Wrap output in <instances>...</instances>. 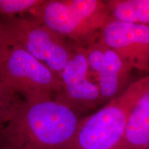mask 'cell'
<instances>
[{"label":"cell","mask_w":149,"mask_h":149,"mask_svg":"<svg viewBox=\"0 0 149 149\" xmlns=\"http://www.w3.org/2000/svg\"><path fill=\"white\" fill-rule=\"evenodd\" d=\"M81 119L54 99L24 100L0 128V149H68Z\"/></svg>","instance_id":"1"},{"label":"cell","mask_w":149,"mask_h":149,"mask_svg":"<svg viewBox=\"0 0 149 149\" xmlns=\"http://www.w3.org/2000/svg\"><path fill=\"white\" fill-rule=\"evenodd\" d=\"M148 85L149 75H144L95 113L81 119L68 149H117L130 112Z\"/></svg>","instance_id":"2"},{"label":"cell","mask_w":149,"mask_h":149,"mask_svg":"<svg viewBox=\"0 0 149 149\" xmlns=\"http://www.w3.org/2000/svg\"><path fill=\"white\" fill-rule=\"evenodd\" d=\"M0 26L9 46L23 48L59 79L69 57L70 41L30 15L0 16Z\"/></svg>","instance_id":"3"},{"label":"cell","mask_w":149,"mask_h":149,"mask_svg":"<svg viewBox=\"0 0 149 149\" xmlns=\"http://www.w3.org/2000/svg\"><path fill=\"white\" fill-rule=\"evenodd\" d=\"M0 82L26 102L53 100L62 87L51 70L18 46H10L0 64Z\"/></svg>","instance_id":"4"},{"label":"cell","mask_w":149,"mask_h":149,"mask_svg":"<svg viewBox=\"0 0 149 149\" xmlns=\"http://www.w3.org/2000/svg\"><path fill=\"white\" fill-rule=\"evenodd\" d=\"M91 73L86 57V47L71 42L69 57L61 72V91L54 98L77 114L94 109L101 104L97 84Z\"/></svg>","instance_id":"5"},{"label":"cell","mask_w":149,"mask_h":149,"mask_svg":"<svg viewBox=\"0 0 149 149\" xmlns=\"http://www.w3.org/2000/svg\"><path fill=\"white\" fill-rule=\"evenodd\" d=\"M100 38L133 70L149 75V25L110 20L100 31Z\"/></svg>","instance_id":"6"},{"label":"cell","mask_w":149,"mask_h":149,"mask_svg":"<svg viewBox=\"0 0 149 149\" xmlns=\"http://www.w3.org/2000/svg\"><path fill=\"white\" fill-rule=\"evenodd\" d=\"M29 15L70 42L88 46L100 33L85 21L70 0H44Z\"/></svg>","instance_id":"7"},{"label":"cell","mask_w":149,"mask_h":149,"mask_svg":"<svg viewBox=\"0 0 149 149\" xmlns=\"http://www.w3.org/2000/svg\"><path fill=\"white\" fill-rule=\"evenodd\" d=\"M133 70L124 59L107 46L103 66L96 77L101 104L108 103L127 88L131 83L130 79Z\"/></svg>","instance_id":"8"},{"label":"cell","mask_w":149,"mask_h":149,"mask_svg":"<svg viewBox=\"0 0 149 149\" xmlns=\"http://www.w3.org/2000/svg\"><path fill=\"white\" fill-rule=\"evenodd\" d=\"M149 148V85L132 109L125 134L117 149Z\"/></svg>","instance_id":"9"},{"label":"cell","mask_w":149,"mask_h":149,"mask_svg":"<svg viewBox=\"0 0 149 149\" xmlns=\"http://www.w3.org/2000/svg\"><path fill=\"white\" fill-rule=\"evenodd\" d=\"M23 102L21 97L0 82V128L10 120Z\"/></svg>","instance_id":"10"},{"label":"cell","mask_w":149,"mask_h":149,"mask_svg":"<svg viewBox=\"0 0 149 149\" xmlns=\"http://www.w3.org/2000/svg\"><path fill=\"white\" fill-rule=\"evenodd\" d=\"M44 0H0V16L12 17L29 13L37 8Z\"/></svg>","instance_id":"11"},{"label":"cell","mask_w":149,"mask_h":149,"mask_svg":"<svg viewBox=\"0 0 149 149\" xmlns=\"http://www.w3.org/2000/svg\"><path fill=\"white\" fill-rule=\"evenodd\" d=\"M134 24L149 25V0H131Z\"/></svg>","instance_id":"12"},{"label":"cell","mask_w":149,"mask_h":149,"mask_svg":"<svg viewBox=\"0 0 149 149\" xmlns=\"http://www.w3.org/2000/svg\"><path fill=\"white\" fill-rule=\"evenodd\" d=\"M10 47V46H9L6 40L4 35L1 31V26H0V64L2 61L3 57H4Z\"/></svg>","instance_id":"13"},{"label":"cell","mask_w":149,"mask_h":149,"mask_svg":"<svg viewBox=\"0 0 149 149\" xmlns=\"http://www.w3.org/2000/svg\"><path fill=\"white\" fill-rule=\"evenodd\" d=\"M142 149H149V148H142Z\"/></svg>","instance_id":"14"}]
</instances>
